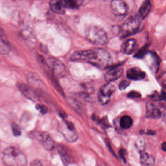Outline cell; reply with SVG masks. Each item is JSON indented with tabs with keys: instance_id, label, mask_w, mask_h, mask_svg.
<instances>
[{
	"instance_id": "3957f363",
	"label": "cell",
	"mask_w": 166,
	"mask_h": 166,
	"mask_svg": "<svg viewBox=\"0 0 166 166\" xmlns=\"http://www.w3.org/2000/svg\"><path fill=\"white\" fill-rule=\"evenodd\" d=\"M141 26V20L137 15L130 17L119 27V37L125 39L137 33L140 31Z\"/></svg>"
},
{
	"instance_id": "f546056e",
	"label": "cell",
	"mask_w": 166,
	"mask_h": 166,
	"mask_svg": "<svg viewBox=\"0 0 166 166\" xmlns=\"http://www.w3.org/2000/svg\"><path fill=\"white\" fill-rule=\"evenodd\" d=\"M161 148H162V150L163 151H166V143L165 142H163V143L162 144V146H161Z\"/></svg>"
},
{
	"instance_id": "d4e9b609",
	"label": "cell",
	"mask_w": 166,
	"mask_h": 166,
	"mask_svg": "<svg viewBox=\"0 0 166 166\" xmlns=\"http://www.w3.org/2000/svg\"><path fill=\"white\" fill-rule=\"evenodd\" d=\"M128 97L131 99H137L141 97V94L138 92L135 91H130L127 94Z\"/></svg>"
},
{
	"instance_id": "8fae6325",
	"label": "cell",
	"mask_w": 166,
	"mask_h": 166,
	"mask_svg": "<svg viewBox=\"0 0 166 166\" xmlns=\"http://www.w3.org/2000/svg\"><path fill=\"white\" fill-rule=\"evenodd\" d=\"M160 107L154 103H148L146 105V115L148 118L159 119L162 116Z\"/></svg>"
},
{
	"instance_id": "5bb4252c",
	"label": "cell",
	"mask_w": 166,
	"mask_h": 166,
	"mask_svg": "<svg viewBox=\"0 0 166 166\" xmlns=\"http://www.w3.org/2000/svg\"><path fill=\"white\" fill-rule=\"evenodd\" d=\"M137 40L134 39L126 40L121 46V52L123 54L130 55L132 54L137 47Z\"/></svg>"
},
{
	"instance_id": "d6986e66",
	"label": "cell",
	"mask_w": 166,
	"mask_h": 166,
	"mask_svg": "<svg viewBox=\"0 0 166 166\" xmlns=\"http://www.w3.org/2000/svg\"><path fill=\"white\" fill-rule=\"evenodd\" d=\"M64 7L72 9H76L82 6L84 0H62Z\"/></svg>"
},
{
	"instance_id": "7c38bea8",
	"label": "cell",
	"mask_w": 166,
	"mask_h": 166,
	"mask_svg": "<svg viewBox=\"0 0 166 166\" xmlns=\"http://www.w3.org/2000/svg\"><path fill=\"white\" fill-rule=\"evenodd\" d=\"M123 70L122 68H113L110 69L106 72L104 75V79L107 83H111L112 82L117 80L122 76Z\"/></svg>"
},
{
	"instance_id": "e0dca14e",
	"label": "cell",
	"mask_w": 166,
	"mask_h": 166,
	"mask_svg": "<svg viewBox=\"0 0 166 166\" xmlns=\"http://www.w3.org/2000/svg\"><path fill=\"white\" fill-rule=\"evenodd\" d=\"M140 153V159L141 163L144 166H154L155 163V159L153 155L150 154L145 151H143Z\"/></svg>"
},
{
	"instance_id": "f1b7e54d",
	"label": "cell",
	"mask_w": 166,
	"mask_h": 166,
	"mask_svg": "<svg viewBox=\"0 0 166 166\" xmlns=\"http://www.w3.org/2000/svg\"><path fill=\"white\" fill-rule=\"evenodd\" d=\"M30 166H44L40 160L35 159L31 161Z\"/></svg>"
},
{
	"instance_id": "603a6c76",
	"label": "cell",
	"mask_w": 166,
	"mask_h": 166,
	"mask_svg": "<svg viewBox=\"0 0 166 166\" xmlns=\"http://www.w3.org/2000/svg\"><path fill=\"white\" fill-rule=\"evenodd\" d=\"M11 127H12V132L14 135H15L16 137H19L21 135V129L17 123L13 122L12 124Z\"/></svg>"
},
{
	"instance_id": "ac0fdd59",
	"label": "cell",
	"mask_w": 166,
	"mask_h": 166,
	"mask_svg": "<svg viewBox=\"0 0 166 166\" xmlns=\"http://www.w3.org/2000/svg\"><path fill=\"white\" fill-rule=\"evenodd\" d=\"M10 45L4 35L0 36V54L3 55L8 54L10 50Z\"/></svg>"
},
{
	"instance_id": "277c9868",
	"label": "cell",
	"mask_w": 166,
	"mask_h": 166,
	"mask_svg": "<svg viewBox=\"0 0 166 166\" xmlns=\"http://www.w3.org/2000/svg\"><path fill=\"white\" fill-rule=\"evenodd\" d=\"M85 36L91 43L103 45L108 42V36L105 31L96 26H90L86 29Z\"/></svg>"
},
{
	"instance_id": "9c48e42d",
	"label": "cell",
	"mask_w": 166,
	"mask_h": 166,
	"mask_svg": "<svg viewBox=\"0 0 166 166\" xmlns=\"http://www.w3.org/2000/svg\"><path fill=\"white\" fill-rule=\"evenodd\" d=\"M112 10L118 16H124L127 14L128 7L123 0H111Z\"/></svg>"
},
{
	"instance_id": "6da1fadb",
	"label": "cell",
	"mask_w": 166,
	"mask_h": 166,
	"mask_svg": "<svg viewBox=\"0 0 166 166\" xmlns=\"http://www.w3.org/2000/svg\"><path fill=\"white\" fill-rule=\"evenodd\" d=\"M71 60L86 62L98 68L105 69L111 66L112 59L108 51L102 48L76 52L71 56Z\"/></svg>"
},
{
	"instance_id": "44dd1931",
	"label": "cell",
	"mask_w": 166,
	"mask_h": 166,
	"mask_svg": "<svg viewBox=\"0 0 166 166\" xmlns=\"http://www.w3.org/2000/svg\"><path fill=\"white\" fill-rule=\"evenodd\" d=\"M28 81L32 86H38L40 85V79L36 74L31 73L30 74H29L28 75Z\"/></svg>"
},
{
	"instance_id": "4316f807",
	"label": "cell",
	"mask_w": 166,
	"mask_h": 166,
	"mask_svg": "<svg viewBox=\"0 0 166 166\" xmlns=\"http://www.w3.org/2000/svg\"><path fill=\"white\" fill-rule=\"evenodd\" d=\"M130 83L127 80H123L119 84V89L120 90H125L129 86Z\"/></svg>"
},
{
	"instance_id": "9a60e30c",
	"label": "cell",
	"mask_w": 166,
	"mask_h": 166,
	"mask_svg": "<svg viewBox=\"0 0 166 166\" xmlns=\"http://www.w3.org/2000/svg\"><path fill=\"white\" fill-rule=\"evenodd\" d=\"M50 7L53 12L58 14H63L65 13V7L62 0H50Z\"/></svg>"
},
{
	"instance_id": "5b68a950",
	"label": "cell",
	"mask_w": 166,
	"mask_h": 166,
	"mask_svg": "<svg viewBox=\"0 0 166 166\" xmlns=\"http://www.w3.org/2000/svg\"><path fill=\"white\" fill-rule=\"evenodd\" d=\"M115 90V86L111 83H107L102 86L99 89L97 95V98L99 104L102 106L109 103L112 95Z\"/></svg>"
},
{
	"instance_id": "1f68e13d",
	"label": "cell",
	"mask_w": 166,
	"mask_h": 166,
	"mask_svg": "<svg viewBox=\"0 0 166 166\" xmlns=\"http://www.w3.org/2000/svg\"><path fill=\"white\" fill-rule=\"evenodd\" d=\"M103 1H110V0H103Z\"/></svg>"
},
{
	"instance_id": "83f0119b",
	"label": "cell",
	"mask_w": 166,
	"mask_h": 166,
	"mask_svg": "<svg viewBox=\"0 0 166 166\" xmlns=\"http://www.w3.org/2000/svg\"><path fill=\"white\" fill-rule=\"evenodd\" d=\"M119 155L121 159L124 161L125 162H126V157H125V154H126V151L124 149H121L119 150Z\"/></svg>"
},
{
	"instance_id": "cb8c5ba5",
	"label": "cell",
	"mask_w": 166,
	"mask_h": 166,
	"mask_svg": "<svg viewBox=\"0 0 166 166\" xmlns=\"http://www.w3.org/2000/svg\"><path fill=\"white\" fill-rule=\"evenodd\" d=\"M148 46H145L144 47H142L140 50L137 52L134 55V57L137 58H142L146 55L148 52Z\"/></svg>"
},
{
	"instance_id": "52a82bcc",
	"label": "cell",
	"mask_w": 166,
	"mask_h": 166,
	"mask_svg": "<svg viewBox=\"0 0 166 166\" xmlns=\"http://www.w3.org/2000/svg\"><path fill=\"white\" fill-rule=\"evenodd\" d=\"M47 63L55 76L62 77L65 74V66L59 59L56 58H50L47 59Z\"/></svg>"
},
{
	"instance_id": "2e32d148",
	"label": "cell",
	"mask_w": 166,
	"mask_h": 166,
	"mask_svg": "<svg viewBox=\"0 0 166 166\" xmlns=\"http://www.w3.org/2000/svg\"><path fill=\"white\" fill-rule=\"evenodd\" d=\"M151 0H145L141 6L138 11V17L141 20H144L150 13L151 10Z\"/></svg>"
},
{
	"instance_id": "7a4b0ae2",
	"label": "cell",
	"mask_w": 166,
	"mask_h": 166,
	"mask_svg": "<svg viewBox=\"0 0 166 166\" xmlns=\"http://www.w3.org/2000/svg\"><path fill=\"white\" fill-rule=\"evenodd\" d=\"M3 161L6 166H26V157L17 148L10 147L4 151Z\"/></svg>"
},
{
	"instance_id": "ba28073f",
	"label": "cell",
	"mask_w": 166,
	"mask_h": 166,
	"mask_svg": "<svg viewBox=\"0 0 166 166\" xmlns=\"http://www.w3.org/2000/svg\"><path fill=\"white\" fill-rule=\"evenodd\" d=\"M36 138L47 151H52L55 147V142L49 134L46 132L36 133Z\"/></svg>"
},
{
	"instance_id": "7402d4cb",
	"label": "cell",
	"mask_w": 166,
	"mask_h": 166,
	"mask_svg": "<svg viewBox=\"0 0 166 166\" xmlns=\"http://www.w3.org/2000/svg\"><path fill=\"white\" fill-rule=\"evenodd\" d=\"M60 154L62 156V160L66 165H69L73 162V158L71 155L67 154L63 151L60 150Z\"/></svg>"
},
{
	"instance_id": "8992f818",
	"label": "cell",
	"mask_w": 166,
	"mask_h": 166,
	"mask_svg": "<svg viewBox=\"0 0 166 166\" xmlns=\"http://www.w3.org/2000/svg\"><path fill=\"white\" fill-rule=\"evenodd\" d=\"M59 131L68 142H74L78 139V134L75 130L74 125L71 122H63L60 126Z\"/></svg>"
},
{
	"instance_id": "30bf717a",
	"label": "cell",
	"mask_w": 166,
	"mask_h": 166,
	"mask_svg": "<svg viewBox=\"0 0 166 166\" xmlns=\"http://www.w3.org/2000/svg\"><path fill=\"white\" fill-rule=\"evenodd\" d=\"M17 87L21 92L26 98L33 102H37L39 100V98L37 95L31 87L21 83H18Z\"/></svg>"
},
{
	"instance_id": "ffe728a7",
	"label": "cell",
	"mask_w": 166,
	"mask_h": 166,
	"mask_svg": "<svg viewBox=\"0 0 166 166\" xmlns=\"http://www.w3.org/2000/svg\"><path fill=\"white\" fill-rule=\"evenodd\" d=\"M133 121L131 116L125 115L121 118L119 124L121 127L123 129H128L133 125Z\"/></svg>"
},
{
	"instance_id": "4dcf8cb0",
	"label": "cell",
	"mask_w": 166,
	"mask_h": 166,
	"mask_svg": "<svg viewBox=\"0 0 166 166\" xmlns=\"http://www.w3.org/2000/svg\"><path fill=\"white\" fill-rule=\"evenodd\" d=\"M147 134L149 135H154L155 134V132H154V131H151V130H149L147 132Z\"/></svg>"
},
{
	"instance_id": "484cf974",
	"label": "cell",
	"mask_w": 166,
	"mask_h": 166,
	"mask_svg": "<svg viewBox=\"0 0 166 166\" xmlns=\"http://www.w3.org/2000/svg\"><path fill=\"white\" fill-rule=\"evenodd\" d=\"M36 108L40 111V112L42 113V114H45L47 112V107L44 105L38 104L36 106Z\"/></svg>"
},
{
	"instance_id": "4fadbf2b",
	"label": "cell",
	"mask_w": 166,
	"mask_h": 166,
	"mask_svg": "<svg viewBox=\"0 0 166 166\" xmlns=\"http://www.w3.org/2000/svg\"><path fill=\"white\" fill-rule=\"evenodd\" d=\"M146 74L144 71L138 68H132L128 70L126 76L131 80H141L146 77Z\"/></svg>"
}]
</instances>
